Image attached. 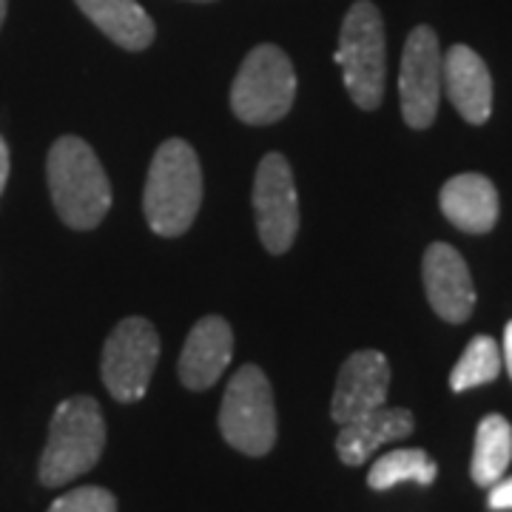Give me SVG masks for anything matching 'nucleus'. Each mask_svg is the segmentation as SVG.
I'll return each instance as SVG.
<instances>
[{
  "label": "nucleus",
  "mask_w": 512,
  "mask_h": 512,
  "mask_svg": "<svg viewBox=\"0 0 512 512\" xmlns=\"http://www.w3.org/2000/svg\"><path fill=\"white\" fill-rule=\"evenodd\" d=\"M46 180L60 220L74 231H92L111 208V183L92 146L74 134L60 137L46 157Z\"/></svg>",
  "instance_id": "1"
},
{
  "label": "nucleus",
  "mask_w": 512,
  "mask_h": 512,
  "mask_svg": "<svg viewBox=\"0 0 512 512\" xmlns=\"http://www.w3.org/2000/svg\"><path fill=\"white\" fill-rule=\"evenodd\" d=\"M202 205V168L197 151L185 140H165L148 168L143 211L157 237L185 234Z\"/></svg>",
  "instance_id": "2"
},
{
  "label": "nucleus",
  "mask_w": 512,
  "mask_h": 512,
  "mask_svg": "<svg viewBox=\"0 0 512 512\" xmlns=\"http://www.w3.org/2000/svg\"><path fill=\"white\" fill-rule=\"evenodd\" d=\"M106 447L103 410L92 396H72L57 404L37 478L43 487H63L89 473Z\"/></svg>",
  "instance_id": "3"
},
{
  "label": "nucleus",
  "mask_w": 512,
  "mask_h": 512,
  "mask_svg": "<svg viewBox=\"0 0 512 512\" xmlns=\"http://www.w3.org/2000/svg\"><path fill=\"white\" fill-rule=\"evenodd\" d=\"M333 60L342 66V80L353 103L365 111L379 109L387 77V43L382 12L370 0H356L348 9Z\"/></svg>",
  "instance_id": "4"
},
{
  "label": "nucleus",
  "mask_w": 512,
  "mask_h": 512,
  "mask_svg": "<svg viewBox=\"0 0 512 512\" xmlns=\"http://www.w3.org/2000/svg\"><path fill=\"white\" fill-rule=\"evenodd\" d=\"M296 100V72L291 57L274 43L251 49L231 86V109L248 126L282 120Z\"/></svg>",
  "instance_id": "5"
},
{
  "label": "nucleus",
  "mask_w": 512,
  "mask_h": 512,
  "mask_svg": "<svg viewBox=\"0 0 512 512\" xmlns=\"http://www.w3.org/2000/svg\"><path fill=\"white\" fill-rule=\"evenodd\" d=\"M220 433L245 456H268L276 444V404L268 376L256 365L239 367L225 387Z\"/></svg>",
  "instance_id": "6"
},
{
  "label": "nucleus",
  "mask_w": 512,
  "mask_h": 512,
  "mask_svg": "<svg viewBox=\"0 0 512 512\" xmlns=\"http://www.w3.org/2000/svg\"><path fill=\"white\" fill-rule=\"evenodd\" d=\"M157 362H160L157 328L143 316H128L120 325H114L103 345L100 376L117 402H140L146 396Z\"/></svg>",
  "instance_id": "7"
},
{
  "label": "nucleus",
  "mask_w": 512,
  "mask_h": 512,
  "mask_svg": "<svg viewBox=\"0 0 512 512\" xmlns=\"http://www.w3.org/2000/svg\"><path fill=\"white\" fill-rule=\"evenodd\" d=\"M441 55L439 35L430 26H416L402 52L399 97L402 117L410 128H430L439 114L441 100Z\"/></svg>",
  "instance_id": "8"
},
{
  "label": "nucleus",
  "mask_w": 512,
  "mask_h": 512,
  "mask_svg": "<svg viewBox=\"0 0 512 512\" xmlns=\"http://www.w3.org/2000/svg\"><path fill=\"white\" fill-rule=\"evenodd\" d=\"M256 228L271 254H285L299 231V197L288 160L282 154H265L254 177Z\"/></svg>",
  "instance_id": "9"
},
{
  "label": "nucleus",
  "mask_w": 512,
  "mask_h": 512,
  "mask_svg": "<svg viewBox=\"0 0 512 512\" xmlns=\"http://www.w3.org/2000/svg\"><path fill=\"white\" fill-rule=\"evenodd\" d=\"M424 291L430 308L439 313L444 322L461 325L473 316L476 308V285L464 256L447 242H433L424 251L421 262Z\"/></svg>",
  "instance_id": "10"
},
{
  "label": "nucleus",
  "mask_w": 512,
  "mask_h": 512,
  "mask_svg": "<svg viewBox=\"0 0 512 512\" xmlns=\"http://www.w3.org/2000/svg\"><path fill=\"white\" fill-rule=\"evenodd\" d=\"M390 390V362L382 350H356L339 370L330 419L339 427L387 404Z\"/></svg>",
  "instance_id": "11"
},
{
  "label": "nucleus",
  "mask_w": 512,
  "mask_h": 512,
  "mask_svg": "<svg viewBox=\"0 0 512 512\" xmlns=\"http://www.w3.org/2000/svg\"><path fill=\"white\" fill-rule=\"evenodd\" d=\"M441 89L447 92L456 111L473 126H481L493 114V77L481 57L456 43L447 49L441 66Z\"/></svg>",
  "instance_id": "12"
},
{
  "label": "nucleus",
  "mask_w": 512,
  "mask_h": 512,
  "mask_svg": "<svg viewBox=\"0 0 512 512\" xmlns=\"http://www.w3.org/2000/svg\"><path fill=\"white\" fill-rule=\"evenodd\" d=\"M234 356V330L222 316L200 319L180 353V382L188 390H208L220 382Z\"/></svg>",
  "instance_id": "13"
},
{
  "label": "nucleus",
  "mask_w": 512,
  "mask_h": 512,
  "mask_svg": "<svg viewBox=\"0 0 512 512\" xmlns=\"http://www.w3.org/2000/svg\"><path fill=\"white\" fill-rule=\"evenodd\" d=\"M416 427V419L407 407H376L359 419L342 424L339 436H336V453L342 458V464L359 467L370 461V456L390 441L407 439Z\"/></svg>",
  "instance_id": "14"
},
{
  "label": "nucleus",
  "mask_w": 512,
  "mask_h": 512,
  "mask_svg": "<svg viewBox=\"0 0 512 512\" xmlns=\"http://www.w3.org/2000/svg\"><path fill=\"white\" fill-rule=\"evenodd\" d=\"M441 214L464 234H490L498 222V191L484 174H458L439 194Z\"/></svg>",
  "instance_id": "15"
},
{
  "label": "nucleus",
  "mask_w": 512,
  "mask_h": 512,
  "mask_svg": "<svg viewBox=\"0 0 512 512\" xmlns=\"http://www.w3.org/2000/svg\"><path fill=\"white\" fill-rule=\"evenodd\" d=\"M103 35L128 52H143L154 40V20L137 0H74Z\"/></svg>",
  "instance_id": "16"
},
{
  "label": "nucleus",
  "mask_w": 512,
  "mask_h": 512,
  "mask_svg": "<svg viewBox=\"0 0 512 512\" xmlns=\"http://www.w3.org/2000/svg\"><path fill=\"white\" fill-rule=\"evenodd\" d=\"M512 461V424L498 413H490L478 421L476 447L470 461V476L478 487H493L504 478Z\"/></svg>",
  "instance_id": "17"
},
{
  "label": "nucleus",
  "mask_w": 512,
  "mask_h": 512,
  "mask_svg": "<svg viewBox=\"0 0 512 512\" xmlns=\"http://www.w3.org/2000/svg\"><path fill=\"white\" fill-rule=\"evenodd\" d=\"M439 476V464L427 456L419 447H402L382 456L367 473V484L370 490H393L396 484L404 481H416L421 487H430Z\"/></svg>",
  "instance_id": "18"
},
{
  "label": "nucleus",
  "mask_w": 512,
  "mask_h": 512,
  "mask_svg": "<svg viewBox=\"0 0 512 512\" xmlns=\"http://www.w3.org/2000/svg\"><path fill=\"white\" fill-rule=\"evenodd\" d=\"M498 373H501V348L490 336H473L450 373V387L453 393H467L473 387L495 382Z\"/></svg>",
  "instance_id": "19"
},
{
  "label": "nucleus",
  "mask_w": 512,
  "mask_h": 512,
  "mask_svg": "<svg viewBox=\"0 0 512 512\" xmlns=\"http://www.w3.org/2000/svg\"><path fill=\"white\" fill-rule=\"evenodd\" d=\"M46 512H117V498L106 487H74L55 498Z\"/></svg>",
  "instance_id": "20"
},
{
  "label": "nucleus",
  "mask_w": 512,
  "mask_h": 512,
  "mask_svg": "<svg viewBox=\"0 0 512 512\" xmlns=\"http://www.w3.org/2000/svg\"><path fill=\"white\" fill-rule=\"evenodd\" d=\"M487 507L493 512L512 510V478H498V481H495L493 487H490Z\"/></svg>",
  "instance_id": "21"
},
{
  "label": "nucleus",
  "mask_w": 512,
  "mask_h": 512,
  "mask_svg": "<svg viewBox=\"0 0 512 512\" xmlns=\"http://www.w3.org/2000/svg\"><path fill=\"white\" fill-rule=\"evenodd\" d=\"M6 183H9V146H6V140L0 137V197H3Z\"/></svg>",
  "instance_id": "22"
},
{
  "label": "nucleus",
  "mask_w": 512,
  "mask_h": 512,
  "mask_svg": "<svg viewBox=\"0 0 512 512\" xmlns=\"http://www.w3.org/2000/svg\"><path fill=\"white\" fill-rule=\"evenodd\" d=\"M501 359L507 362V373L512 379V322H507V330H504V356Z\"/></svg>",
  "instance_id": "23"
},
{
  "label": "nucleus",
  "mask_w": 512,
  "mask_h": 512,
  "mask_svg": "<svg viewBox=\"0 0 512 512\" xmlns=\"http://www.w3.org/2000/svg\"><path fill=\"white\" fill-rule=\"evenodd\" d=\"M6 9H9V0H0V26H3V20H6Z\"/></svg>",
  "instance_id": "24"
},
{
  "label": "nucleus",
  "mask_w": 512,
  "mask_h": 512,
  "mask_svg": "<svg viewBox=\"0 0 512 512\" xmlns=\"http://www.w3.org/2000/svg\"><path fill=\"white\" fill-rule=\"evenodd\" d=\"M194 3H214V0H194Z\"/></svg>",
  "instance_id": "25"
}]
</instances>
